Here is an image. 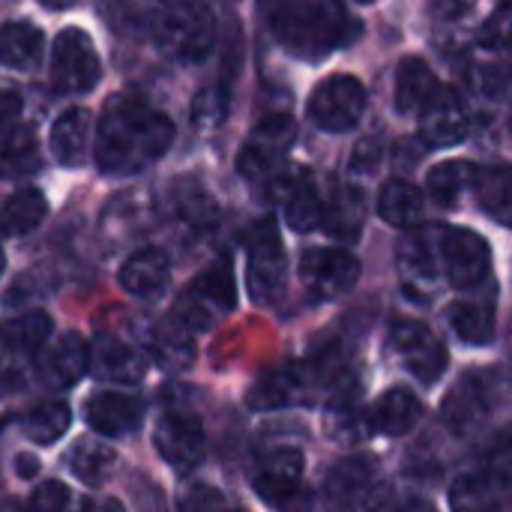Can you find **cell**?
Returning <instances> with one entry per match:
<instances>
[{
    "instance_id": "cell-1",
    "label": "cell",
    "mask_w": 512,
    "mask_h": 512,
    "mask_svg": "<svg viewBox=\"0 0 512 512\" xmlns=\"http://www.w3.org/2000/svg\"><path fill=\"white\" fill-rule=\"evenodd\" d=\"M171 141L174 123L165 111L135 93H117L99 114L93 156L102 174H138L156 162Z\"/></svg>"
},
{
    "instance_id": "cell-2",
    "label": "cell",
    "mask_w": 512,
    "mask_h": 512,
    "mask_svg": "<svg viewBox=\"0 0 512 512\" xmlns=\"http://www.w3.org/2000/svg\"><path fill=\"white\" fill-rule=\"evenodd\" d=\"M348 21L339 0H291L273 12V33L294 57L321 60L348 39Z\"/></svg>"
},
{
    "instance_id": "cell-3",
    "label": "cell",
    "mask_w": 512,
    "mask_h": 512,
    "mask_svg": "<svg viewBox=\"0 0 512 512\" xmlns=\"http://www.w3.org/2000/svg\"><path fill=\"white\" fill-rule=\"evenodd\" d=\"M153 39L168 57L201 63L216 45V18L201 0H171L153 21Z\"/></svg>"
},
{
    "instance_id": "cell-4",
    "label": "cell",
    "mask_w": 512,
    "mask_h": 512,
    "mask_svg": "<svg viewBox=\"0 0 512 512\" xmlns=\"http://www.w3.org/2000/svg\"><path fill=\"white\" fill-rule=\"evenodd\" d=\"M255 495L279 512H312L315 495L303 483V453L297 447H270L252 465Z\"/></svg>"
},
{
    "instance_id": "cell-5",
    "label": "cell",
    "mask_w": 512,
    "mask_h": 512,
    "mask_svg": "<svg viewBox=\"0 0 512 512\" xmlns=\"http://www.w3.org/2000/svg\"><path fill=\"white\" fill-rule=\"evenodd\" d=\"M441 240H444V225H420L408 228V234L396 246V267L402 288L411 294V300L426 303L438 282H441Z\"/></svg>"
},
{
    "instance_id": "cell-6",
    "label": "cell",
    "mask_w": 512,
    "mask_h": 512,
    "mask_svg": "<svg viewBox=\"0 0 512 512\" xmlns=\"http://www.w3.org/2000/svg\"><path fill=\"white\" fill-rule=\"evenodd\" d=\"M288 276V258L273 216H264L252 225L246 237V285L255 303H270Z\"/></svg>"
},
{
    "instance_id": "cell-7",
    "label": "cell",
    "mask_w": 512,
    "mask_h": 512,
    "mask_svg": "<svg viewBox=\"0 0 512 512\" xmlns=\"http://www.w3.org/2000/svg\"><path fill=\"white\" fill-rule=\"evenodd\" d=\"M237 306V285L231 273V261L222 258L213 267H207L180 297L174 318L183 321L192 333L207 330L219 315L231 312Z\"/></svg>"
},
{
    "instance_id": "cell-8",
    "label": "cell",
    "mask_w": 512,
    "mask_h": 512,
    "mask_svg": "<svg viewBox=\"0 0 512 512\" xmlns=\"http://www.w3.org/2000/svg\"><path fill=\"white\" fill-rule=\"evenodd\" d=\"M297 141V123L288 114H273L261 120L237 156V171L246 180H270L282 171L291 147Z\"/></svg>"
},
{
    "instance_id": "cell-9",
    "label": "cell",
    "mask_w": 512,
    "mask_h": 512,
    "mask_svg": "<svg viewBox=\"0 0 512 512\" xmlns=\"http://www.w3.org/2000/svg\"><path fill=\"white\" fill-rule=\"evenodd\" d=\"M99 78L102 63L93 39L78 27L60 30L51 48V87L57 93H87L99 84Z\"/></svg>"
},
{
    "instance_id": "cell-10",
    "label": "cell",
    "mask_w": 512,
    "mask_h": 512,
    "mask_svg": "<svg viewBox=\"0 0 512 512\" xmlns=\"http://www.w3.org/2000/svg\"><path fill=\"white\" fill-rule=\"evenodd\" d=\"M309 120L324 132H348L366 111V87L354 75H327L309 96Z\"/></svg>"
},
{
    "instance_id": "cell-11",
    "label": "cell",
    "mask_w": 512,
    "mask_h": 512,
    "mask_svg": "<svg viewBox=\"0 0 512 512\" xmlns=\"http://www.w3.org/2000/svg\"><path fill=\"white\" fill-rule=\"evenodd\" d=\"M390 351L408 366V372L423 381V384H435L444 369H447V348L444 342L420 321H396L390 327Z\"/></svg>"
},
{
    "instance_id": "cell-12",
    "label": "cell",
    "mask_w": 512,
    "mask_h": 512,
    "mask_svg": "<svg viewBox=\"0 0 512 512\" xmlns=\"http://www.w3.org/2000/svg\"><path fill=\"white\" fill-rule=\"evenodd\" d=\"M300 279L315 300L345 297L360 279V261L348 249H306Z\"/></svg>"
},
{
    "instance_id": "cell-13",
    "label": "cell",
    "mask_w": 512,
    "mask_h": 512,
    "mask_svg": "<svg viewBox=\"0 0 512 512\" xmlns=\"http://www.w3.org/2000/svg\"><path fill=\"white\" fill-rule=\"evenodd\" d=\"M153 444H156V453L165 459V465H171L177 474L195 471L207 453L204 426L189 411H168L156 426Z\"/></svg>"
},
{
    "instance_id": "cell-14",
    "label": "cell",
    "mask_w": 512,
    "mask_h": 512,
    "mask_svg": "<svg viewBox=\"0 0 512 512\" xmlns=\"http://www.w3.org/2000/svg\"><path fill=\"white\" fill-rule=\"evenodd\" d=\"M441 261H444V276L450 279V285L459 291H468V288H477L489 276L492 249L477 231L444 228Z\"/></svg>"
},
{
    "instance_id": "cell-15",
    "label": "cell",
    "mask_w": 512,
    "mask_h": 512,
    "mask_svg": "<svg viewBox=\"0 0 512 512\" xmlns=\"http://www.w3.org/2000/svg\"><path fill=\"white\" fill-rule=\"evenodd\" d=\"M273 192L285 213V222L294 231L306 234V231H315L324 225V201H321L318 186L306 168L279 171L273 177Z\"/></svg>"
},
{
    "instance_id": "cell-16",
    "label": "cell",
    "mask_w": 512,
    "mask_h": 512,
    "mask_svg": "<svg viewBox=\"0 0 512 512\" xmlns=\"http://www.w3.org/2000/svg\"><path fill=\"white\" fill-rule=\"evenodd\" d=\"M471 132V114L453 87H438L420 111V138L429 147H456Z\"/></svg>"
},
{
    "instance_id": "cell-17",
    "label": "cell",
    "mask_w": 512,
    "mask_h": 512,
    "mask_svg": "<svg viewBox=\"0 0 512 512\" xmlns=\"http://www.w3.org/2000/svg\"><path fill=\"white\" fill-rule=\"evenodd\" d=\"M90 372L105 384L132 387L147 375V357L114 333H99L90 345Z\"/></svg>"
},
{
    "instance_id": "cell-18",
    "label": "cell",
    "mask_w": 512,
    "mask_h": 512,
    "mask_svg": "<svg viewBox=\"0 0 512 512\" xmlns=\"http://www.w3.org/2000/svg\"><path fill=\"white\" fill-rule=\"evenodd\" d=\"M87 423L96 435L105 438H123L135 432L144 420V399L132 393H117V390H102L93 393L84 405Z\"/></svg>"
},
{
    "instance_id": "cell-19",
    "label": "cell",
    "mask_w": 512,
    "mask_h": 512,
    "mask_svg": "<svg viewBox=\"0 0 512 512\" xmlns=\"http://www.w3.org/2000/svg\"><path fill=\"white\" fill-rule=\"evenodd\" d=\"M489 390L486 384L480 381V375H465L444 399V408H441V417L447 423V429L459 438H468L474 435L486 417H489Z\"/></svg>"
},
{
    "instance_id": "cell-20",
    "label": "cell",
    "mask_w": 512,
    "mask_h": 512,
    "mask_svg": "<svg viewBox=\"0 0 512 512\" xmlns=\"http://www.w3.org/2000/svg\"><path fill=\"white\" fill-rule=\"evenodd\" d=\"M510 495V483L495 477L486 468H474L450 486V510L453 512H501Z\"/></svg>"
},
{
    "instance_id": "cell-21",
    "label": "cell",
    "mask_w": 512,
    "mask_h": 512,
    "mask_svg": "<svg viewBox=\"0 0 512 512\" xmlns=\"http://www.w3.org/2000/svg\"><path fill=\"white\" fill-rule=\"evenodd\" d=\"M420 414H423L420 399L405 387H393V390L381 393L378 402L369 408V432H378L387 438H402L420 423Z\"/></svg>"
},
{
    "instance_id": "cell-22",
    "label": "cell",
    "mask_w": 512,
    "mask_h": 512,
    "mask_svg": "<svg viewBox=\"0 0 512 512\" xmlns=\"http://www.w3.org/2000/svg\"><path fill=\"white\" fill-rule=\"evenodd\" d=\"M84 372H90V345L78 333H66L45 354L42 381L54 390H66V387L78 384L84 378Z\"/></svg>"
},
{
    "instance_id": "cell-23",
    "label": "cell",
    "mask_w": 512,
    "mask_h": 512,
    "mask_svg": "<svg viewBox=\"0 0 512 512\" xmlns=\"http://www.w3.org/2000/svg\"><path fill=\"white\" fill-rule=\"evenodd\" d=\"M168 279H171V261L156 246H144L132 252L120 267V285L135 297L159 294L168 285Z\"/></svg>"
},
{
    "instance_id": "cell-24",
    "label": "cell",
    "mask_w": 512,
    "mask_h": 512,
    "mask_svg": "<svg viewBox=\"0 0 512 512\" xmlns=\"http://www.w3.org/2000/svg\"><path fill=\"white\" fill-rule=\"evenodd\" d=\"M147 351L165 369H186L195 360V333L177 318L159 321L147 336Z\"/></svg>"
},
{
    "instance_id": "cell-25",
    "label": "cell",
    "mask_w": 512,
    "mask_h": 512,
    "mask_svg": "<svg viewBox=\"0 0 512 512\" xmlns=\"http://www.w3.org/2000/svg\"><path fill=\"white\" fill-rule=\"evenodd\" d=\"M87 135H90V111H84V108L63 111L54 120L51 135H48L51 156L63 168H78L84 162V153H87Z\"/></svg>"
},
{
    "instance_id": "cell-26",
    "label": "cell",
    "mask_w": 512,
    "mask_h": 512,
    "mask_svg": "<svg viewBox=\"0 0 512 512\" xmlns=\"http://www.w3.org/2000/svg\"><path fill=\"white\" fill-rule=\"evenodd\" d=\"M306 387H309V375H306L303 366H282V369L267 372V375L249 390V405H252L255 411L285 408V405H294Z\"/></svg>"
},
{
    "instance_id": "cell-27",
    "label": "cell",
    "mask_w": 512,
    "mask_h": 512,
    "mask_svg": "<svg viewBox=\"0 0 512 512\" xmlns=\"http://www.w3.org/2000/svg\"><path fill=\"white\" fill-rule=\"evenodd\" d=\"M435 90H438L435 72H432V66H429L423 57H402V60H399L396 87H393L399 114L423 111V105L429 102V96H432Z\"/></svg>"
},
{
    "instance_id": "cell-28",
    "label": "cell",
    "mask_w": 512,
    "mask_h": 512,
    "mask_svg": "<svg viewBox=\"0 0 512 512\" xmlns=\"http://www.w3.org/2000/svg\"><path fill=\"white\" fill-rule=\"evenodd\" d=\"M378 489V480H375V468L369 459H345L339 462L333 471H330V480H327V498L333 504H351V501H369L372 504V495Z\"/></svg>"
},
{
    "instance_id": "cell-29",
    "label": "cell",
    "mask_w": 512,
    "mask_h": 512,
    "mask_svg": "<svg viewBox=\"0 0 512 512\" xmlns=\"http://www.w3.org/2000/svg\"><path fill=\"white\" fill-rule=\"evenodd\" d=\"M42 165L39 141L30 126H12L0 135V177L18 180L36 174Z\"/></svg>"
},
{
    "instance_id": "cell-30",
    "label": "cell",
    "mask_w": 512,
    "mask_h": 512,
    "mask_svg": "<svg viewBox=\"0 0 512 512\" xmlns=\"http://www.w3.org/2000/svg\"><path fill=\"white\" fill-rule=\"evenodd\" d=\"M474 195L480 207L498 222L512 228V168L510 165H486L477 168Z\"/></svg>"
},
{
    "instance_id": "cell-31",
    "label": "cell",
    "mask_w": 512,
    "mask_h": 512,
    "mask_svg": "<svg viewBox=\"0 0 512 512\" xmlns=\"http://www.w3.org/2000/svg\"><path fill=\"white\" fill-rule=\"evenodd\" d=\"M45 213H48L45 195L33 186H24L0 204V234H9V237L30 234L39 228Z\"/></svg>"
},
{
    "instance_id": "cell-32",
    "label": "cell",
    "mask_w": 512,
    "mask_h": 512,
    "mask_svg": "<svg viewBox=\"0 0 512 512\" xmlns=\"http://www.w3.org/2000/svg\"><path fill=\"white\" fill-rule=\"evenodd\" d=\"M66 462H69V471H72L84 486H102V483L111 480V474L117 471V462H120V459H117L114 447H108L105 441L84 438V441H78V444L69 450Z\"/></svg>"
},
{
    "instance_id": "cell-33",
    "label": "cell",
    "mask_w": 512,
    "mask_h": 512,
    "mask_svg": "<svg viewBox=\"0 0 512 512\" xmlns=\"http://www.w3.org/2000/svg\"><path fill=\"white\" fill-rule=\"evenodd\" d=\"M378 216L396 228H414L423 216V192L408 180L384 183L378 195Z\"/></svg>"
},
{
    "instance_id": "cell-34",
    "label": "cell",
    "mask_w": 512,
    "mask_h": 512,
    "mask_svg": "<svg viewBox=\"0 0 512 512\" xmlns=\"http://www.w3.org/2000/svg\"><path fill=\"white\" fill-rule=\"evenodd\" d=\"M474 177H477V168L474 162H465V159H450V162H441L429 171L426 177V192L432 195L435 204L441 207H456L459 198L474 189Z\"/></svg>"
},
{
    "instance_id": "cell-35",
    "label": "cell",
    "mask_w": 512,
    "mask_h": 512,
    "mask_svg": "<svg viewBox=\"0 0 512 512\" xmlns=\"http://www.w3.org/2000/svg\"><path fill=\"white\" fill-rule=\"evenodd\" d=\"M45 36L30 21H12L0 30V63L30 69L42 57Z\"/></svg>"
},
{
    "instance_id": "cell-36",
    "label": "cell",
    "mask_w": 512,
    "mask_h": 512,
    "mask_svg": "<svg viewBox=\"0 0 512 512\" xmlns=\"http://www.w3.org/2000/svg\"><path fill=\"white\" fill-rule=\"evenodd\" d=\"M363 219H366L363 192L354 189V186L339 189L330 207L324 204V228L336 240H357L360 231H363Z\"/></svg>"
},
{
    "instance_id": "cell-37",
    "label": "cell",
    "mask_w": 512,
    "mask_h": 512,
    "mask_svg": "<svg viewBox=\"0 0 512 512\" xmlns=\"http://www.w3.org/2000/svg\"><path fill=\"white\" fill-rule=\"evenodd\" d=\"M51 330H54V321L48 312H27V315H18L15 321L6 324L3 330V339H6V351L15 354V357H36L45 342L51 339Z\"/></svg>"
},
{
    "instance_id": "cell-38",
    "label": "cell",
    "mask_w": 512,
    "mask_h": 512,
    "mask_svg": "<svg viewBox=\"0 0 512 512\" xmlns=\"http://www.w3.org/2000/svg\"><path fill=\"white\" fill-rule=\"evenodd\" d=\"M69 426H72V408L66 402H42L33 411H27L21 432L36 447H51L69 432Z\"/></svg>"
},
{
    "instance_id": "cell-39",
    "label": "cell",
    "mask_w": 512,
    "mask_h": 512,
    "mask_svg": "<svg viewBox=\"0 0 512 512\" xmlns=\"http://www.w3.org/2000/svg\"><path fill=\"white\" fill-rule=\"evenodd\" d=\"M453 333L468 342V345H486L495 336V312L489 303H474V300H456L447 312Z\"/></svg>"
},
{
    "instance_id": "cell-40",
    "label": "cell",
    "mask_w": 512,
    "mask_h": 512,
    "mask_svg": "<svg viewBox=\"0 0 512 512\" xmlns=\"http://www.w3.org/2000/svg\"><path fill=\"white\" fill-rule=\"evenodd\" d=\"M174 207L177 216L192 228H210L216 222V201L195 183H186L174 192Z\"/></svg>"
},
{
    "instance_id": "cell-41",
    "label": "cell",
    "mask_w": 512,
    "mask_h": 512,
    "mask_svg": "<svg viewBox=\"0 0 512 512\" xmlns=\"http://www.w3.org/2000/svg\"><path fill=\"white\" fill-rule=\"evenodd\" d=\"M480 48L486 51H512V0H504L492 9V15L480 27Z\"/></svg>"
},
{
    "instance_id": "cell-42",
    "label": "cell",
    "mask_w": 512,
    "mask_h": 512,
    "mask_svg": "<svg viewBox=\"0 0 512 512\" xmlns=\"http://www.w3.org/2000/svg\"><path fill=\"white\" fill-rule=\"evenodd\" d=\"M225 111H228V99L219 87H207L195 96V105H192V120L195 126L201 129H213L225 120Z\"/></svg>"
},
{
    "instance_id": "cell-43",
    "label": "cell",
    "mask_w": 512,
    "mask_h": 512,
    "mask_svg": "<svg viewBox=\"0 0 512 512\" xmlns=\"http://www.w3.org/2000/svg\"><path fill=\"white\" fill-rule=\"evenodd\" d=\"M480 468L492 471L495 477L507 480L512 486V432L498 435V438L486 447V453H483V459H480Z\"/></svg>"
},
{
    "instance_id": "cell-44",
    "label": "cell",
    "mask_w": 512,
    "mask_h": 512,
    "mask_svg": "<svg viewBox=\"0 0 512 512\" xmlns=\"http://www.w3.org/2000/svg\"><path fill=\"white\" fill-rule=\"evenodd\" d=\"M177 510L180 512H225V498L219 489L213 486H189L180 501H177Z\"/></svg>"
},
{
    "instance_id": "cell-45",
    "label": "cell",
    "mask_w": 512,
    "mask_h": 512,
    "mask_svg": "<svg viewBox=\"0 0 512 512\" xmlns=\"http://www.w3.org/2000/svg\"><path fill=\"white\" fill-rule=\"evenodd\" d=\"M30 512H69V489L57 480H48L33 492Z\"/></svg>"
},
{
    "instance_id": "cell-46",
    "label": "cell",
    "mask_w": 512,
    "mask_h": 512,
    "mask_svg": "<svg viewBox=\"0 0 512 512\" xmlns=\"http://www.w3.org/2000/svg\"><path fill=\"white\" fill-rule=\"evenodd\" d=\"M21 108H24V96H21L18 84L0 78V135L6 129H12V123L21 117Z\"/></svg>"
},
{
    "instance_id": "cell-47",
    "label": "cell",
    "mask_w": 512,
    "mask_h": 512,
    "mask_svg": "<svg viewBox=\"0 0 512 512\" xmlns=\"http://www.w3.org/2000/svg\"><path fill=\"white\" fill-rule=\"evenodd\" d=\"M81 512H126V507L114 498H90V501H84Z\"/></svg>"
},
{
    "instance_id": "cell-48",
    "label": "cell",
    "mask_w": 512,
    "mask_h": 512,
    "mask_svg": "<svg viewBox=\"0 0 512 512\" xmlns=\"http://www.w3.org/2000/svg\"><path fill=\"white\" fill-rule=\"evenodd\" d=\"M444 3V9H450V12H462L468 3H474V0H441Z\"/></svg>"
},
{
    "instance_id": "cell-49",
    "label": "cell",
    "mask_w": 512,
    "mask_h": 512,
    "mask_svg": "<svg viewBox=\"0 0 512 512\" xmlns=\"http://www.w3.org/2000/svg\"><path fill=\"white\" fill-rule=\"evenodd\" d=\"M42 6H48V9H66V6H75L78 0H39Z\"/></svg>"
},
{
    "instance_id": "cell-50",
    "label": "cell",
    "mask_w": 512,
    "mask_h": 512,
    "mask_svg": "<svg viewBox=\"0 0 512 512\" xmlns=\"http://www.w3.org/2000/svg\"><path fill=\"white\" fill-rule=\"evenodd\" d=\"M0 512H24V510H21L18 504H3V507H0Z\"/></svg>"
},
{
    "instance_id": "cell-51",
    "label": "cell",
    "mask_w": 512,
    "mask_h": 512,
    "mask_svg": "<svg viewBox=\"0 0 512 512\" xmlns=\"http://www.w3.org/2000/svg\"><path fill=\"white\" fill-rule=\"evenodd\" d=\"M3 354H6V339H3V330H0V366H3Z\"/></svg>"
},
{
    "instance_id": "cell-52",
    "label": "cell",
    "mask_w": 512,
    "mask_h": 512,
    "mask_svg": "<svg viewBox=\"0 0 512 512\" xmlns=\"http://www.w3.org/2000/svg\"><path fill=\"white\" fill-rule=\"evenodd\" d=\"M3 267H6V255H3V249H0V276H3Z\"/></svg>"
},
{
    "instance_id": "cell-53",
    "label": "cell",
    "mask_w": 512,
    "mask_h": 512,
    "mask_svg": "<svg viewBox=\"0 0 512 512\" xmlns=\"http://www.w3.org/2000/svg\"><path fill=\"white\" fill-rule=\"evenodd\" d=\"M357 3H378V0H357Z\"/></svg>"
},
{
    "instance_id": "cell-54",
    "label": "cell",
    "mask_w": 512,
    "mask_h": 512,
    "mask_svg": "<svg viewBox=\"0 0 512 512\" xmlns=\"http://www.w3.org/2000/svg\"><path fill=\"white\" fill-rule=\"evenodd\" d=\"M225 512H228V510H225Z\"/></svg>"
}]
</instances>
